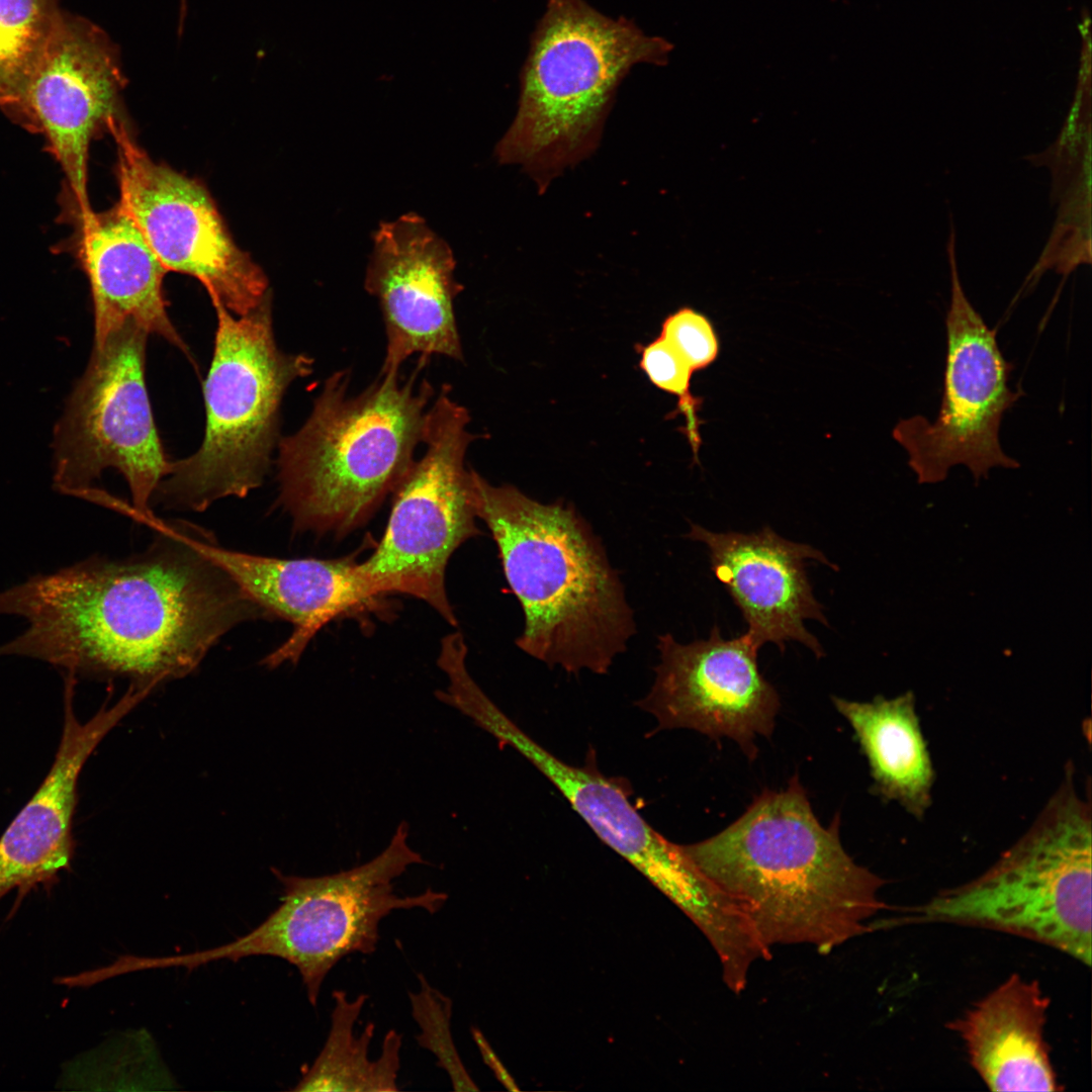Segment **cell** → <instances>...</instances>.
<instances>
[{
  "label": "cell",
  "mask_w": 1092,
  "mask_h": 1092,
  "mask_svg": "<svg viewBox=\"0 0 1092 1092\" xmlns=\"http://www.w3.org/2000/svg\"><path fill=\"white\" fill-rule=\"evenodd\" d=\"M133 321L94 344L84 375L75 387L55 434L57 489L99 503L94 480L107 468L125 478L132 499L124 514L142 522L172 461L166 455L153 417L145 380L147 338Z\"/></svg>",
  "instance_id": "cell-10"
},
{
  "label": "cell",
  "mask_w": 1092,
  "mask_h": 1092,
  "mask_svg": "<svg viewBox=\"0 0 1092 1092\" xmlns=\"http://www.w3.org/2000/svg\"><path fill=\"white\" fill-rule=\"evenodd\" d=\"M660 337L694 371L709 366L719 353L718 337L711 322L691 307L669 314L662 323Z\"/></svg>",
  "instance_id": "cell-27"
},
{
  "label": "cell",
  "mask_w": 1092,
  "mask_h": 1092,
  "mask_svg": "<svg viewBox=\"0 0 1092 1092\" xmlns=\"http://www.w3.org/2000/svg\"><path fill=\"white\" fill-rule=\"evenodd\" d=\"M672 44L586 0H547L520 75L516 117L495 148L541 192L597 148L618 86L639 64H667Z\"/></svg>",
  "instance_id": "cell-5"
},
{
  "label": "cell",
  "mask_w": 1092,
  "mask_h": 1092,
  "mask_svg": "<svg viewBox=\"0 0 1092 1092\" xmlns=\"http://www.w3.org/2000/svg\"><path fill=\"white\" fill-rule=\"evenodd\" d=\"M868 759L875 790L921 817L930 805L933 768L915 711L914 696L853 702L833 697Z\"/></svg>",
  "instance_id": "cell-22"
},
{
  "label": "cell",
  "mask_w": 1092,
  "mask_h": 1092,
  "mask_svg": "<svg viewBox=\"0 0 1092 1092\" xmlns=\"http://www.w3.org/2000/svg\"><path fill=\"white\" fill-rule=\"evenodd\" d=\"M117 148L119 202L165 269L196 278L212 303L244 315L269 293L262 269L234 242L206 188L153 161L123 118L109 131Z\"/></svg>",
  "instance_id": "cell-12"
},
{
  "label": "cell",
  "mask_w": 1092,
  "mask_h": 1092,
  "mask_svg": "<svg viewBox=\"0 0 1092 1092\" xmlns=\"http://www.w3.org/2000/svg\"><path fill=\"white\" fill-rule=\"evenodd\" d=\"M448 244L415 212L381 222L364 286L379 302L386 347L381 375L398 374L411 356L463 359L454 313L461 286Z\"/></svg>",
  "instance_id": "cell-15"
},
{
  "label": "cell",
  "mask_w": 1092,
  "mask_h": 1092,
  "mask_svg": "<svg viewBox=\"0 0 1092 1092\" xmlns=\"http://www.w3.org/2000/svg\"><path fill=\"white\" fill-rule=\"evenodd\" d=\"M119 53L89 20L61 12L29 73L2 109L41 134L65 177L70 211L92 210L88 197L91 142L121 115L125 85Z\"/></svg>",
  "instance_id": "cell-13"
},
{
  "label": "cell",
  "mask_w": 1092,
  "mask_h": 1092,
  "mask_svg": "<svg viewBox=\"0 0 1092 1092\" xmlns=\"http://www.w3.org/2000/svg\"><path fill=\"white\" fill-rule=\"evenodd\" d=\"M74 251L85 271L94 306V344L133 321L186 355L189 350L167 312L163 279L168 272L141 230L117 201L111 208L70 214Z\"/></svg>",
  "instance_id": "cell-20"
},
{
  "label": "cell",
  "mask_w": 1092,
  "mask_h": 1092,
  "mask_svg": "<svg viewBox=\"0 0 1092 1092\" xmlns=\"http://www.w3.org/2000/svg\"><path fill=\"white\" fill-rule=\"evenodd\" d=\"M185 538L247 593L271 617L293 624V633L262 664L275 668L296 663L315 633L330 621L370 607L374 601L352 558L282 559L217 546L203 533Z\"/></svg>",
  "instance_id": "cell-19"
},
{
  "label": "cell",
  "mask_w": 1092,
  "mask_h": 1092,
  "mask_svg": "<svg viewBox=\"0 0 1092 1092\" xmlns=\"http://www.w3.org/2000/svg\"><path fill=\"white\" fill-rule=\"evenodd\" d=\"M468 411L443 385L429 406L424 455L415 460L394 490L389 521L380 543L356 570L374 598L400 593L457 623L449 603L445 571L453 552L479 535L472 494V470L464 459L476 435L468 432Z\"/></svg>",
  "instance_id": "cell-9"
},
{
  "label": "cell",
  "mask_w": 1092,
  "mask_h": 1092,
  "mask_svg": "<svg viewBox=\"0 0 1092 1092\" xmlns=\"http://www.w3.org/2000/svg\"><path fill=\"white\" fill-rule=\"evenodd\" d=\"M704 543L711 568L747 623L745 633L760 648L770 642L784 652L798 641L816 657L824 656L818 639L804 625L813 619L829 626L805 570L808 559L838 570L818 549L789 541L770 527L754 533H716L692 524L687 534Z\"/></svg>",
  "instance_id": "cell-18"
},
{
  "label": "cell",
  "mask_w": 1092,
  "mask_h": 1092,
  "mask_svg": "<svg viewBox=\"0 0 1092 1092\" xmlns=\"http://www.w3.org/2000/svg\"><path fill=\"white\" fill-rule=\"evenodd\" d=\"M659 664L649 693L638 702L657 728H686L713 739L734 740L749 759L757 736L769 737L780 707L776 689L757 665L746 634L725 639L715 625L705 640L689 644L658 637Z\"/></svg>",
  "instance_id": "cell-14"
},
{
  "label": "cell",
  "mask_w": 1092,
  "mask_h": 1092,
  "mask_svg": "<svg viewBox=\"0 0 1092 1092\" xmlns=\"http://www.w3.org/2000/svg\"><path fill=\"white\" fill-rule=\"evenodd\" d=\"M953 229L947 244L951 297L946 313L947 354L943 394L937 418L901 420L893 431L908 453L919 483H936L963 464L976 482L994 467L1018 468L999 442L1004 413L1020 397L1008 385L1007 362L980 313L968 300L959 278Z\"/></svg>",
  "instance_id": "cell-11"
},
{
  "label": "cell",
  "mask_w": 1092,
  "mask_h": 1092,
  "mask_svg": "<svg viewBox=\"0 0 1092 1092\" xmlns=\"http://www.w3.org/2000/svg\"><path fill=\"white\" fill-rule=\"evenodd\" d=\"M62 10L58 0H0V108L14 97Z\"/></svg>",
  "instance_id": "cell-24"
},
{
  "label": "cell",
  "mask_w": 1092,
  "mask_h": 1092,
  "mask_svg": "<svg viewBox=\"0 0 1092 1092\" xmlns=\"http://www.w3.org/2000/svg\"><path fill=\"white\" fill-rule=\"evenodd\" d=\"M335 1002L331 1028L323 1050L303 1074L294 1091L380 1092L397 1091L402 1036L389 1030L378 1059L369 1058L375 1026L368 1023L357 1035L355 1024L368 995L349 999L342 990L333 992Z\"/></svg>",
  "instance_id": "cell-23"
},
{
  "label": "cell",
  "mask_w": 1092,
  "mask_h": 1092,
  "mask_svg": "<svg viewBox=\"0 0 1092 1092\" xmlns=\"http://www.w3.org/2000/svg\"><path fill=\"white\" fill-rule=\"evenodd\" d=\"M379 375L358 394L350 372L326 379L302 427L279 443V503L298 531L342 537L394 492L424 441L435 390L426 379Z\"/></svg>",
  "instance_id": "cell-4"
},
{
  "label": "cell",
  "mask_w": 1092,
  "mask_h": 1092,
  "mask_svg": "<svg viewBox=\"0 0 1092 1092\" xmlns=\"http://www.w3.org/2000/svg\"><path fill=\"white\" fill-rule=\"evenodd\" d=\"M640 367L658 388L676 395L688 422V437L695 451L700 445L696 399L690 392L694 370L661 337L641 349Z\"/></svg>",
  "instance_id": "cell-26"
},
{
  "label": "cell",
  "mask_w": 1092,
  "mask_h": 1092,
  "mask_svg": "<svg viewBox=\"0 0 1092 1092\" xmlns=\"http://www.w3.org/2000/svg\"><path fill=\"white\" fill-rule=\"evenodd\" d=\"M452 705L499 744L515 749L541 771L599 838L663 895L674 894L691 872L681 845L667 840L633 807L622 782L590 764L571 765L545 749L511 720L475 681L460 686Z\"/></svg>",
  "instance_id": "cell-16"
},
{
  "label": "cell",
  "mask_w": 1092,
  "mask_h": 1092,
  "mask_svg": "<svg viewBox=\"0 0 1092 1092\" xmlns=\"http://www.w3.org/2000/svg\"><path fill=\"white\" fill-rule=\"evenodd\" d=\"M681 847L769 949L809 944L829 953L874 930L872 919L887 908L885 882L845 852L838 817L820 824L797 776L784 790L762 792L720 833Z\"/></svg>",
  "instance_id": "cell-2"
},
{
  "label": "cell",
  "mask_w": 1092,
  "mask_h": 1092,
  "mask_svg": "<svg viewBox=\"0 0 1092 1092\" xmlns=\"http://www.w3.org/2000/svg\"><path fill=\"white\" fill-rule=\"evenodd\" d=\"M407 838L408 825L403 821L377 856L332 875L290 876L272 868L282 886L281 903L258 927L220 946L160 957L159 967L192 970L219 960L279 958L298 970L307 999L315 1007L327 975L343 958L375 951L383 918L395 910L416 908L434 914L447 901L446 893L433 889L412 896L395 893V879L413 864H428Z\"/></svg>",
  "instance_id": "cell-8"
},
{
  "label": "cell",
  "mask_w": 1092,
  "mask_h": 1092,
  "mask_svg": "<svg viewBox=\"0 0 1092 1092\" xmlns=\"http://www.w3.org/2000/svg\"><path fill=\"white\" fill-rule=\"evenodd\" d=\"M476 517L498 548L528 655L569 672L607 673L635 631L623 585L590 527L562 502L541 504L472 470Z\"/></svg>",
  "instance_id": "cell-3"
},
{
  "label": "cell",
  "mask_w": 1092,
  "mask_h": 1092,
  "mask_svg": "<svg viewBox=\"0 0 1092 1092\" xmlns=\"http://www.w3.org/2000/svg\"><path fill=\"white\" fill-rule=\"evenodd\" d=\"M418 980L419 990L408 994L412 1016L420 1029L418 1044L435 1056L437 1067L446 1072L455 1091L477 1090L453 1040L452 1000L431 986L423 974H418Z\"/></svg>",
  "instance_id": "cell-25"
},
{
  "label": "cell",
  "mask_w": 1092,
  "mask_h": 1092,
  "mask_svg": "<svg viewBox=\"0 0 1092 1092\" xmlns=\"http://www.w3.org/2000/svg\"><path fill=\"white\" fill-rule=\"evenodd\" d=\"M64 724L54 762L44 780L0 837V899L17 890L50 891L70 870L75 853L73 820L82 768L103 738L145 696L130 688L111 707L103 705L80 722L74 711L76 680L65 678Z\"/></svg>",
  "instance_id": "cell-17"
},
{
  "label": "cell",
  "mask_w": 1092,
  "mask_h": 1092,
  "mask_svg": "<svg viewBox=\"0 0 1092 1092\" xmlns=\"http://www.w3.org/2000/svg\"><path fill=\"white\" fill-rule=\"evenodd\" d=\"M1091 884V808L1069 770L1034 824L991 868L892 921L1000 930L1090 966Z\"/></svg>",
  "instance_id": "cell-6"
},
{
  "label": "cell",
  "mask_w": 1092,
  "mask_h": 1092,
  "mask_svg": "<svg viewBox=\"0 0 1092 1092\" xmlns=\"http://www.w3.org/2000/svg\"><path fill=\"white\" fill-rule=\"evenodd\" d=\"M213 357L203 383L206 426L200 448L172 463L155 494L167 507L195 512L260 486L278 433L288 386L309 375L313 359L287 354L275 341L271 296L234 317L220 303Z\"/></svg>",
  "instance_id": "cell-7"
},
{
  "label": "cell",
  "mask_w": 1092,
  "mask_h": 1092,
  "mask_svg": "<svg viewBox=\"0 0 1092 1092\" xmlns=\"http://www.w3.org/2000/svg\"><path fill=\"white\" fill-rule=\"evenodd\" d=\"M187 12V0H180L179 34L182 32L183 22Z\"/></svg>",
  "instance_id": "cell-28"
},
{
  "label": "cell",
  "mask_w": 1092,
  "mask_h": 1092,
  "mask_svg": "<svg viewBox=\"0 0 1092 1092\" xmlns=\"http://www.w3.org/2000/svg\"><path fill=\"white\" fill-rule=\"evenodd\" d=\"M1049 998L1019 975L975 1003L948 1028L992 1091H1060L1044 1039Z\"/></svg>",
  "instance_id": "cell-21"
},
{
  "label": "cell",
  "mask_w": 1092,
  "mask_h": 1092,
  "mask_svg": "<svg viewBox=\"0 0 1092 1092\" xmlns=\"http://www.w3.org/2000/svg\"><path fill=\"white\" fill-rule=\"evenodd\" d=\"M159 537L129 558H89L0 592V615L26 629L0 656L39 659L66 674L125 677L153 692L191 673L230 630L270 618L218 565L155 516Z\"/></svg>",
  "instance_id": "cell-1"
}]
</instances>
